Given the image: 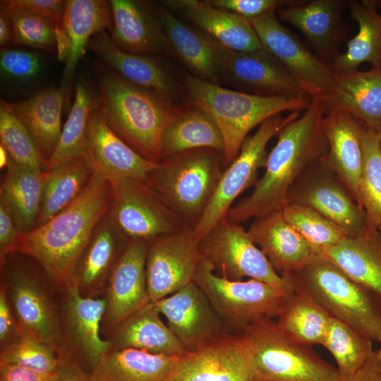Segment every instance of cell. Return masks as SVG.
Masks as SVG:
<instances>
[{
  "label": "cell",
  "mask_w": 381,
  "mask_h": 381,
  "mask_svg": "<svg viewBox=\"0 0 381 381\" xmlns=\"http://www.w3.org/2000/svg\"><path fill=\"white\" fill-rule=\"evenodd\" d=\"M325 112L324 101L313 98L302 115L283 128L267 156L264 174L253 192L230 208L226 215L229 222L239 224L257 219L281 211L288 203L294 185L326 154Z\"/></svg>",
  "instance_id": "1"
},
{
  "label": "cell",
  "mask_w": 381,
  "mask_h": 381,
  "mask_svg": "<svg viewBox=\"0 0 381 381\" xmlns=\"http://www.w3.org/2000/svg\"><path fill=\"white\" fill-rule=\"evenodd\" d=\"M111 183L92 174L83 192L44 224L21 232L16 252L30 256L44 270L57 289L73 277L94 229L107 214Z\"/></svg>",
  "instance_id": "2"
},
{
  "label": "cell",
  "mask_w": 381,
  "mask_h": 381,
  "mask_svg": "<svg viewBox=\"0 0 381 381\" xmlns=\"http://www.w3.org/2000/svg\"><path fill=\"white\" fill-rule=\"evenodd\" d=\"M97 107L109 127L144 158L161 161L162 133L181 107L126 80L106 65L94 63Z\"/></svg>",
  "instance_id": "3"
},
{
  "label": "cell",
  "mask_w": 381,
  "mask_h": 381,
  "mask_svg": "<svg viewBox=\"0 0 381 381\" xmlns=\"http://www.w3.org/2000/svg\"><path fill=\"white\" fill-rule=\"evenodd\" d=\"M183 84L192 105L205 111L218 126L224 140V167L238 156L248 133L274 115L300 111L313 99L265 97L234 91L186 74Z\"/></svg>",
  "instance_id": "4"
},
{
  "label": "cell",
  "mask_w": 381,
  "mask_h": 381,
  "mask_svg": "<svg viewBox=\"0 0 381 381\" xmlns=\"http://www.w3.org/2000/svg\"><path fill=\"white\" fill-rule=\"evenodd\" d=\"M1 284L9 299L20 334L64 354L58 289L41 265L13 252L0 260Z\"/></svg>",
  "instance_id": "5"
},
{
  "label": "cell",
  "mask_w": 381,
  "mask_h": 381,
  "mask_svg": "<svg viewBox=\"0 0 381 381\" xmlns=\"http://www.w3.org/2000/svg\"><path fill=\"white\" fill-rule=\"evenodd\" d=\"M293 288L310 296L332 318L373 341L381 338V301L321 255L288 277Z\"/></svg>",
  "instance_id": "6"
},
{
  "label": "cell",
  "mask_w": 381,
  "mask_h": 381,
  "mask_svg": "<svg viewBox=\"0 0 381 381\" xmlns=\"http://www.w3.org/2000/svg\"><path fill=\"white\" fill-rule=\"evenodd\" d=\"M222 152L193 149L159 162L145 183L188 226L200 219L222 174Z\"/></svg>",
  "instance_id": "7"
},
{
  "label": "cell",
  "mask_w": 381,
  "mask_h": 381,
  "mask_svg": "<svg viewBox=\"0 0 381 381\" xmlns=\"http://www.w3.org/2000/svg\"><path fill=\"white\" fill-rule=\"evenodd\" d=\"M241 333L250 341L254 365L264 381H339L337 368L311 346L286 334L274 319H260Z\"/></svg>",
  "instance_id": "8"
},
{
  "label": "cell",
  "mask_w": 381,
  "mask_h": 381,
  "mask_svg": "<svg viewBox=\"0 0 381 381\" xmlns=\"http://www.w3.org/2000/svg\"><path fill=\"white\" fill-rule=\"evenodd\" d=\"M193 282L206 296L222 322L239 333L260 319L276 318L292 291L255 279H227L217 274L205 260Z\"/></svg>",
  "instance_id": "9"
},
{
  "label": "cell",
  "mask_w": 381,
  "mask_h": 381,
  "mask_svg": "<svg viewBox=\"0 0 381 381\" xmlns=\"http://www.w3.org/2000/svg\"><path fill=\"white\" fill-rule=\"evenodd\" d=\"M300 115V111H293L285 117L282 114L274 115L262 123L253 135L246 138L236 158L223 171L202 214L192 226L193 236L198 242L226 217L239 195L256 183L258 169L265 165L267 143Z\"/></svg>",
  "instance_id": "10"
},
{
  "label": "cell",
  "mask_w": 381,
  "mask_h": 381,
  "mask_svg": "<svg viewBox=\"0 0 381 381\" xmlns=\"http://www.w3.org/2000/svg\"><path fill=\"white\" fill-rule=\"evenodd\" d=\"M109 182L111 194L107 214L128 242H149L190 227L144 181L122 178Z\"/></svg>",
  "instance_id": "11"
},
{
  "label": "cell",
  "mask_w": 381,
  "mask_h": 381,
  "mask_svg": "<svg viewBox=\"0 0 381 381\" xmlns=\"http://www.w3.org/2000/svg\"><path fill=\"white\" fill-rule=\"evenodd\" d=\"M199 246L203 260L222 277L233 281L248 278L294 289L291 280L275 271L248 230L226 217L200 240Z\"/></svg>",
  "instance_id": "12"
},
{
  "label": "cell",
  "mask_w": 381,
  "mask_h": 381,
  "mask_svg": "<svg viewBox=\"0 0 381 381\" xmlns=\"http://www.w3.org/2000/svg\"><path fill=\"white\" fill-rule=\"evenodd\" d=\"M64 354L61 361L84 362L91 370L112 350L101 337L106 299L83 296L75 280L58 289Z\"/></svg>",
  "instance_id": "13"
},
{
  "label": "cell",
  "mask_w": 381,
  "mask_h": 381,
  "mask_svg": "<svg viewBox=\"0 0 381 381\" xmlns=\"http://www.w3.org/2000/svg\"><path fill=\"white\" fill-rule=\"evenodd\" d=\"M248 20L262 49L277 59L313 98L324 100L332 93L334 75L329 66L284 27L275 12Z\"/></svg>",
  "instance_id": "14"
},
{
  "label": "cell",
  "mask_w": 381,
  "mask_h": 381,
  "mask_svg": "<svg viewBox=\"0 0 381 381\" xmlns=\"http://www.w3.org/2000/svg\"><path fill=\"white\" fill-rule=\"evenodd\" d=\"M171 381H264L243 334H222L181 356Z\"/></svg>",
  "instance_id": "15"
},
{
  "label": "cell",
  "mask_w": 381,
  "mask_h": 381,
  "mask_svg": "<svg viewBox=\"0 0 381 381\" xmlns=\"http://www.w3.org/2000/svg\"><path fill=\"white\" fill-rule=\"evenodd\" d=\"M202 260L192 227L147 242L145 272L150 302L193 282Z\"/></svg>",
  "instance_id": "16"
},
{
  "label": "cell",
  "mask_w": 381,
  "mask_h": 381,
  "mask_svg": "<svg viewBox=\"0 0 381 381\" xmlns=\"http://www.w3.org/2000/svg\"><path fill=\"white\" fill-rule=\"evenodd\" d=\"M288 202L313 209L335 224L346 236H356L368 229L364 210L322 159L294 185Z\"/></svg>",
  "instance_id": "17"
},
{
  "label": "cell",
  "mask_w": 381,
  "mask_h": 381,
  "mask_svg": "<svg viewBox=\"0 0 381 381\" xmlns=\"http://www.w3.org/2000/svg\"><path fill=\"white\" fill-rule=\"evenodd\" d=\"M83 157L94 173L109 181L131 178L145 182L159 163L144 158L125 143L97 109L88 118Z\"/></svg>",
  "instance_id": "18"
},
{
  "label": "cell",
  "mask_w": 381,
  "mask_h": 381,
  "mask_svg": "<svg viewBox=\"0 0 381 381\" xmlns=\"http://www.w3.org/2000/svg\"><path fill=\"white\" fill-rule=\"evenodd\" d=\"M147 242L129 241L109 277L102 329L107 333L150 302L146 280Z\"/></svg>",
  "instance_id": "19"
},
{
  "label": "cell",
  "mask_w": 381,
  "mask_h": 381,
  "mask_svg": "<svg viewBox=\"0 0 381 381\" xmlns=\"http://www.w3.org/2000/svg\"><path fill=\"white\" fill-rule=\"evenodd\" d=\"M222 77L253 95L313 98L277 59L263 49L248 52L229 50Z\"/></svg>",
  "instance_id": "20"
},
{
  "label": "cell",
  "mask_w": 381,
  "mask_h": 381,
  "mask_svg": "<svg viewBox=\"0 0 381 381\" xmlns=\"http://www.w3.org/2000/svg\"><path fill=\"white\" fill-rule=\"evenodd\" d=\"M152 303L188 352L222 334L220 318L194 282Z\"/></svg>",
  "instance_id": "21"
},
{
  "label": "cell",
  "mask_w": 381,
  "mask_h": 381,
  "mask_svg": "<svg viewBox=\"0 0 381 381\" xmlns=\"http://www.w3.org/2000/svg\"><path fill=\"white\" fill-rule=\"evenodd\" d=\"M344 0H310L279 8L283 21L296 28L315 50L316 56L330 65L340 54V44L349 28L343 18Z\"/></svg>",
  "instance_id": "22"
},
{
  "label": "cell",
  "mask_w": 381,
  "mask_h": 381,
  "mask_svg": "<svg viewBox=\"0 0 381 381\" xmlns=\"http://www.w3.org/2000/svg\"><path fill=\"white\" fill-rule=\"evenodd\" d=\"M364 128L363 124L349 112L337 107H326L323 131L327 152L322 160L342 181L360 207L359 182Z\"/></svg>",
  "instance_id": "23"
},
{
  "label": "cell",
  "mask_w": 381,
  "mask_h": 381,
  "mask_svg": "<svg viewBox=\"0 0 381 381\" xmlns=\"http://www.w3.org/2000/svg\"><path fill=\"white\" fill-rule=\"evenodd\" d=\"M155 6L163 28L166 48L193 75L217 84L229 50L198 28L186 25L162 4Z\"/></svg>",
  "instance_id": "24"
},
{
  "label": "cell",
  "mask_w": 381,
  "mask_h": 381,
  "mask_svg": "<svg viewBox=\"0 0 381 381\" xmlns=\"http://www.w3.org/2000/svg\"><path fill=\"white\" fill-rule=\"evenodd\" d=\"M248 231L275 271L286 278L322 255L281 211L255 219Z\"/></svg>",
  "instance_id": "25"
},
{
  "label": "cell",
  "mask_w": 381,
  "mask_h": 381,
  "mask_svg": "<svg viewBox=\"0 0 381 381\" xmlns=\"http://www.w3.org/2000/svg\"><path fill=\"white\" fill-rule=\"evenodd\" d=\"M161 4L170 11L182 14L196 28L228 50L248 52L262 49L248 20L214 7L207 1L165 0Z\"/></svg>",
  "instance_id": "26"
},
{
  "label": "cell",
  "mask_w": 381,
  "mask_h": 381,
  "mask_svg": "<svg viewBox=\"0 0 381 381\" xmlns=\"http://www.w3.org/2000/svg\"><path fill=\"white\" fill-rule=\"evenodd\" d=\"M111 25L108 32L121 49L150 55L166 48L165 36L155 6L146 1L111 0Z\"/></svg>",
  "instance_id": "27"
},
{
  "label": "cell",
  "mask_w": 381,
  "mask_h": 381,
  "mask_svg": "<svg viewBox=\"0 0 381 381\" xmlns=\"http://www.w3.org/2000/svg\"><path fill=\"white\" fill-rule=\"evenodd\" d=\"M87 48L126 80L172 102L176 91L175 83L165 68L151 56L121 49L107 30L94 35Z\"/></svg>",
  "instance_id": "28"
},
{
  "label": "cell",
  "mask_w": 381,
  "mask_h": 381,
  "mask_svg": "<svg viewBox=\"0 0 381 381\" xmlns=\"http://www.w3.org/2000/svg\"><path fill=\"white\" fill-rule=\"evenodd\" d=\"M128 243L106 214L94 229L72 277L83 296H104L110 274Z\"/></svg>",
  "instance_id": "29"
},
{
  "label": "cell",
  "mask_w": 381,
  "mask_h": 381,
  "mask_svg": "<svg viewBox=\"0 0 381 381\" xmlns=\"http://www.w3.org/2000/svg\"><path fill=\"white\" fill-rule=\"evenodd\" d=\"M67 91L62 85L49 87L30 98L8 102L30 134L44 164V170L61 136V112Z\"/></svg>",
  "instance_id": "30"
},
{
  "label": "cell",
  "mask_w": 381,
  "mask_h": 381,
  "mask_svg": "<svg viewBox=\"0 0 381 381\" xmlns=\"http://www.w3.org/2000/svg\"><path fill=\"white\" fill-rule=\"evenodd\" d=\"M152 302L107 332L112 350L136 349L165 356H182L188 351L161 319Z\"/></svg>",
  "instance_id": "31"
},
{
  "label": "cell",
  "mask_w": 381,
  "mask_h": 381,
  "mask_svg": "<svg viewBox=\"0 0 381 381\" xmlns=\"http://www.w3.org/2000/svg\"><path fill=\"white\" fill-rule=\"evenodd\" d=\"M334 75V91L323 100L326 107L343 109L365 128L381 132V68Z\"/></svg>",
  "instance_id": "32"
},
{
  "label": "cell",
  "mask_w": 381,
  "mask_h": 381,
  "mask_svg": "<svg viewBox=\"0 0 381 381\" xmlns=\"http://www.w3.org/2000/svg\"><path fill=\"white\" fill-rule=\"evenodd\" d=\"M321 254L381 301V234L378 229L346 236L339 243L322 249Z\"/></svg>",
  "instance_id": "33"
},
{
  "label": "cell",
  "mask_w": 381,
  "mask_h": 381,
  "mask_svg": "<svg viewBox=\"0 0 381 381\" xmlns=\"http://www.w3.org/2000/svg\"><path fill=\"white\" fill-rule=\"evenodd\" d=\"M181 356L131 348L111 350L90 377L92 381H171Z\"/></svg>",
  "instance_id": "34"
},
{
  "label": "cell",
  "mask_w": 381,
  "mask_h": 381,
  "mask_svg": "<svg viewBox=\"0 0 381 381\" xmlns=\"http://www.w3.org/2000/svg\"><path fill=\"white\" fill-rule=\"evenodd\" d=\"M352 19L358 26L357 34L346 43V50L329 65L334 73L358 70L364 62L381 68V13L376 0L347 1Z\"/></svg>",
  "instance_id": "35"
},
{
  "label": "cell",
  "mask_w": 381,
  "mask_h": 381,
  "mask_svg": "<svg viewBox=\"0 0 381 381\" xmlns=\"http://www.w3.org/2000/svg\"><path fill=\"white\" fill-rule=\"evenodd\" d=\"M0 188V200L8 207L21 232L36 227L46 171L20 165L9 157Z\"/></svg>",
  "instance_id": "36"
},
{
  "label": "cell",
  "mask_w": 381,
  "mask_h": 381,
  "mask_svg": "<svg viewBox=\"0 0 381 381\" xmlns=\"http://www.w3.org/2000/svg\"><path fill=\"white\" fill-rule=\"evenodd\" d=\"M224 147L222 135L214 120L191 104L181 107L164 128L160 140L161 161L193 149L208 148L223 153Z\"/></svg>",
  "instance_id": "37"
},
{
  "label": "cell",
  "mask_w": 381,
  "mask_h": 381,
  "mask_svg": "<svg viewBox=\"0 0 381 381\" xmlns=\"http://www.w3.org/2000/svg\"><path fill=\"white\" fill-rule=\"evenodd\" d=\"M111 25L110 1H66L62 27L71 40V51L66 63L61 85L67 90L75 68L85 54L90 40L97 32L108 31Z\"/></svg>",
  "instance_id": "38"
},
{
  "label": "cell",
  "mask_w": 381,
  "mask_h": 381,
  "mask_svg": "<svg viewBox=\"0 0 381 381\" xmlns=\"http://www.w3.org/2000/svg\"><path fill=\"white\" fill-rule=\"evenodd\" d=\"M276 318L286 334L312 346L322 345L332 317L310 296L294 289L286 297Z\"/></svg>",
  "instance_id": "39"
},
{
  "label": "cell",
  "mask_w": 381,
  "mask_h": 381,
  "mask_svg": "<svg viewBox=\"0 0 381 381\" xmlns=\"http://www.w3.org/2000/svg\"><path fill=\"white\" fill-rule=\"evenodd\" d=\"M45 171L36 227L44 224L74 202L93 174L84 157L61 164Z\"/></svg>",
  "instance_id": "40"
},
{
  "label": "cell",
  "mask_w": 381,
  "mask_h": 381,
  "mask_svg": "<svg viewBox=\"0 0 381 381\" xmlns=\"http://www.w3.org/2000/svg\"><path fill=\"white\" fill-rule=\"evenodd\" d=\"M97 107V93L87 80L80 78L75 85L73 103L62 128L58 145L51 159L46 164L44 171L84 157L88 118Z\"/></svg>",
  "instance_id": "41"
},
{
  "label": "cell",
  "mask_w": 381,
  "mask_h": 381,
  "mask_svg": "<svg viewBox=\"0 0 381 381\" xmlns=\"http://www.w3.org/2000/svg\"><path fill=\"white\" fill-rule=\"evenodd\" d=\"M373 341L350 325L332 318L322 345L332 355L340 380L352 377L374 352Z\"/></svg>",
  "instance_id": "42"
},
{
  "label": "cell",
  "mask_w": 381,
  "mask_h": 381,
  "mask_svg": "<svg viewBox=\"0 0 381 381\" xmlns=\"http://www.w3.org/2000/svg\"><path fill=\"white\" fill-rule=\"evenodd\" d=\"M380 140L381 132L364 128L359 194L368 230H377L381 226Z\"/></svg>",
  "instance_id": "43"
},
{
  "label": "cell",
  "mask_w": 381,
  "mask_h": 381,
  "mask_svg": "<svg viewBox=\"0 0 381 381\" xmlns=\"http://www.w3.org/2000/svg\"><path fill=\"white\" fill-rule=\"evenodd\" d=\"M0 145L15 162L32 169L44 170V164L28 129L12 111L8 103L3 99L0 102Z\"/></svg>",
  "instance_id": "44"
},
{
  "label": "cell",
  "mask_w": 381,
  "mask_h": 381,
  "mask_svg": "<svg viewBox=\"0 0 381 381\" xmlns=\"http://www.w3.org/2000/svg\"><path fill=\"white\" fill-rule=\"evenodd\" d=\"M281 212L284 219L320 253L322 249L339 243L346 237L335 224L308 206L288 202Z\"/></svg>",
  "instance_id": "45"
},
{
  "label": "cell",
  "mask_w": 381,
  "mask_h": 381,
  "mask_svg": "<svg viewBox=\"0 0 381 381\" xmlns=\"http://www.w3.org/2000/svg\"><path fill=\"white\" fill-rule=\"evenodd\" d=\"M8 11L12 25V44L35 49H56V24L26 8L10 6L1 1Z\"/></svg>",
  "instance_id": "46"
},
{
  "label": "cell",
  "mask_w": 381,
  "mask_h": 381,
  "mask_svg": "<svg viewBox=\"0 0 381 381\" xmlns=\"http://www.w3.org/2000/svg\"><path fill=\"white\" fill-rule=\"evenodd\" d=\"M0 363L13 365L41 373H56L61 364L57 352L50 346L20 334L1 348Z\"/></svg>",
  "instance_id": "47"
},
{
  "label": "cell",
  "mask_w": 381,
  "mask_h": 381,
  "mask_svg": "<svg viewBox=\"0 0 381 381\" xmlns=\"http://www.w3.org/2000/svg\"><path fill=\"white\" fill-rule=\"evenodd\" d=\"M42 59L38 53L15 48H1V78L8 82L27 83L41 73Z\"/></svg>",
  "instance_id": "48"
},
{
  "label": "cell",
  "mask_w": 381,
  "mask_h": 381,
  "mask_svg": "<svg viewBox=\"0 0 381 381\" xmlns=\"http://www.w3.org/2000/svg\"><path fill=\"white\" fill-rule=\"evenodd\" d=\"M301 0H207L210 5L230 11L246 20L260 17Z\"/></svg>",
  "instance_id": "49"
},
{
  "label": "cell",
  "mask_w": 381,
  "mask_h": 381,
  "mask_svg": "<svg viewBox=\"0 0 381 381\" xmlns=\"http://www.w3.org/2000/svg\"><path fill=\"white\" fill-rule=\"evenodd\" d=\"M10 6L26 8L44 17L56 25H62L66 1L61 0H4Z\"/></svg>",
  "instance_id": "50"
},
{
  "label": "cell",
  "mask_w": 381,
  "mask_h": 381,
  "mask_svg": "<svg viewBox=\"0 0 381 381\" xmlns=\"http://www.w3.org/2000/svg\"><path fill=\"white\" fill-rule=\"evenodd\" d=\"M20 233L6 204L0 200V260L16 251Z\"/></svg>",
  "instance_id": "51"
},
{
  "label": "cell",
  "mask_w": 381,
  "mask_h": 381,
  "mask_svg": "<svg viewBox=\"0 0 381 381\" xmlns=\"http://www.w3.org/2000/svg\"><path fill=\"white\" fill-rule=\"evenodd\" d=\"M20 329L4 286H0V348L16 339Z\"/></svg>",
  "instance_id": "52"
},
{
  "label": "cell",
  "mask_w": 381,
  "mask_h": 381,
  "mask_svg": "<svg viewBox=\"0 0 381 381\" xmlns=\"http://www.w3.org/2000/svg\"><path fill=\"white\" fill-rule=\"evenodd\" d=\"M58 370L41 373L20 366L0 363V381H55Z\"/></svg>",
  "instance_id": "53"
},
{
  "label": "cell",
  "mask_w": 381,
  "mask_h": 381,
  "mask_svg": "<svg viewBox=\"0 0 381 381\" xmlns=\"http://www.w3.org/2000/svg\"><path fill=\"white\" fill-rule=\"evenodd\" d=\"M339 381H381V372L376 356V351L372 353L364 365L352 377Z\"/></svg>",
  "instance_id": "54"
},
{
  "label": "cell",
  "mask_w": 381,
  "mask_h": 381,
  "mask_svg": "<svg viewBox=\"0 0 381 381\" xmlns=\"http://www.w3.org/2000/svg\"><path fill=\"white\" fill-rule=\"evenodd\" d=\"M55 381H92L90 373L73 362L61 361Z\"/></svg>",
  "instance_id": "55"
},
{
  "label": "cell",
  "mask_w": 381,
  "mask_h": 381,
  "mask_svg": "<svg viewBox=\"0 0 381 381\" xmlns=\"http://www.w3.org/2000/svg\"><path fill=\"white\" fill-rule=\"evenodd\" d=\"M55 33L58 59L66 64L71 51V40L62 25H56Z\"/></svg>",
  "instance_id": "56"
},
{
  "label": "cell",
  "mask_w": 381,
  "mask_h": 381,
  "mask_svg": "<svg viewBox=\"0 0 381 381\" xmlns=\"http://www.w3.org/2000/svg\"><path fill=\"white\" fill-rule=\"evenodd\" d=\"M12 25L7 9L0 4V46L8 47L12 43Z\"/></svg>",
  "instance_id": "57"
},
{
  "label": "cell",
  "mask_w": 381,
  "mask_h": 381,
  "mask_svg": "<svg viewBox=\"0 0 381 381\" xmlns=\"http://www.w3.org/2000/svg\"><path fill=\"white\" fill-rule=\"evenodd\" d=\"M9 162V155L5 148L0 145V167L1 169L6 168Z\"/></svg>",
  "instance_id": "58"
},
{
  "label": "cell",
  "mask_w": 381,
  "mask_h": 381,
  "mask_svg": "<svg viewBox=\"0 0 381 381\" xmlns=\"http://www.w3.org/2000/svg\"><path fill=\"white\" fill-rule=\"evenodd\" d=\"M379 342L380 343V347L377 351H376V356L379 363L380 369L381 372V338Z\"/></svg>",
  "instance_id": "59"
},
{
  "label": "cell",
  "mask_w": 381,
  "mask_h": 381,
  "mask_svg": "<svg viewBox=\"0 0 381 381\" xmlns=\"http://www.w3.org/2000/svg\"><path fill=\"white\" fill-rule=\"evenodd\" d=\"M376 3H377V8L380 10L381 13V0H376Z\"/></svg>",
  "instance_id": "60"
},
{
  "label": "cell",
  "mask_w": 381,
  "mask_h": 381,
  "mask_svg": "<svg viewBox=\"0 0 381 381\" xmlns=\"http://www.w3.org/2000/svg\"><path fill=\"white\" fill-rule=\"evenodd\" d=\"M378 230L380 231V232L381 234V226L378 229Z\"/></svg>",
  "instance_id": "61"
},
{
  "label": "cell",
  "mask_w": 381,
  "mask_h": 381,
  "mask_svg": "<svg viewBox=\"0 0 381 381\" xmlns=\"http://www.w3.org/2000/svg\"><path fill=\"white\" fill-rule=\"evenodd\" d=\"M380 150H381V140H380Z\"/></svg>",
  "instance_id": "62"
}]
</instances>
